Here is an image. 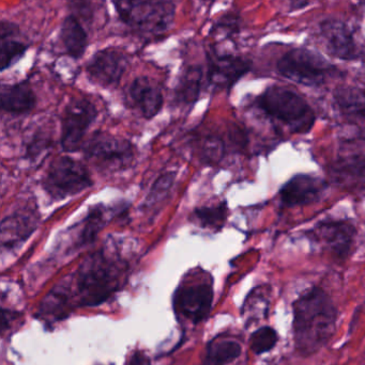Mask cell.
<instances>
[{"label":"cell","instance_id":"cell-1","mask_svg":"<svg viewBox=\"0 0 365 365\" xmlns=\"http://www.w3.org/2000/svg\"><path fill=\"white\" fill-rule=\"evenodd\" d=\"M338 311L331 298L319 287L302 294L294 304V338L302 356L321 351L334 334Z\"/></svg>","mask_w":365,"mask_h":365},{"label":"cell","instance_id":"cell-2","mask_svg":"<svg viewBox=\"0 0 365 365\" xmlns=\"http://www.w3.org/2000/svg\"><path fill=\"white\" fill-rule=\"evenodd\" d=\"M128 270L126 261L107 249L88 255L75 277L79 306L96 307L109 300L124 287Z\"/></svg>","mask_w":365,"mask_h":365},{"label":"cell","instance_id":"cell-3","mask_svg":"<svg viewBox=\"0 0 365 365\" xmlns=\"http://www.w3.org/2000/svg\"><path fill=\"white\" fill-rule=\"evenodd\" d=\"M122 25L141 36H160L175 21L179 0H111Z\"/></svg>","mask_w":365,"mask_h":365},{"label":"cell","instance_id":"cell-4","mask_svg":"<svg viewBox=\"0 0 365 365\" xmlns=\"http://www.w3.org/2000/svg\"><path fill=\"white\" fill-rule=\"evenodd\" d=\"M259 109L284 124L291 133H308L314 125L315 115L310 105L293 90L271 86L256 100Z\"/></svg>","mask_w":365,"mask_h":365},{"label":"cell","instance_id":"cell-5","mask_svg":"<svg viewBox=\"0 0 365 365\" xmlns=\"http://www.w3.org/2000/svg\"><path fill=\"white\" fill-rule=\"evenodd\" d=\"M212 302L214 281L211 276L201 268L188 272L173 296L175 314L194 325L208 319Z\"/></svg>","mask_w":365,"mask_h":365},{"label":"cell","instance_id":"cell-6","mask_svg":"<svg viewBox=\"0 0 365 365\" xmlns=\"http://www.w3.org/2000/svg\"><path fill=\"white\" fill-rule=\"evenodd\" d=\"M278 71L283 77L300 85L321 86L336 72L323 56L311 49L298 47L287 51L278 62Z\"/></svg>","mask_w":365,"mask_h":365},{"label":"cell","instance_id":"cell-7","mask_svg":"<svg viewBox=\"0 0 365 365\" xmlns=\"http://www.w3.org/2000/svg\"><path fill=\"white\" fill-rule=\"evenodd\" d=\"M81 149L85 158L102 173L124 170L135 158V148L131 141L109 133L92 135Z\"/></svg>","mask_w":365,"mask_h":365},{"label":"cell","instance_id":"cell-8","mask_svg":"<svg viewBox=\"0 0 365 365\" xmlns=\"http://www.w3.org/2000/svg\"><path fill=\"white\" fill-rule=\"evenodd\" d=\"M94 185L89 171L79 160L69 156L56 158L43 180V188L54 201H62Z\"/></svg>","mask_w":365,"mask_h":365},{"label":"cell","instance_id":"cell-9","mask_svg":"<svg viewBox=\"0 0 365 365\" xmlns=\"http://www.w3.org/2000/svg\"><path fill=\"white\" fill-rule=\"evenodd\" d=\"M98 117L96 105L86 98H73L61 118L62 149L76 152L84 145V137Z\"/></svg>","mask_w":365,"mask_h":365},{"label":"cell","instance_id":"cell-10","mask_svg":"<svg viewBox=\"0 0 365 365\" xmlns=\"http://www.w3.org/2000/svg\"><path fill=\"white\" fill-rule=\"evenodd\" d=\"M129 62V56L118 47L99 49L86 64V74L94 85L114 88L119 85Z\"/></svg>","mask_w":365,"mask_h":365},{"label":"cell","instance_id":"cell-11","mask_svg":"<svg viewBox=\"0 0 365 365\" xmlns=\"http://www.w3.org/2000/svg\"><path fill=\"white\" fill-rule=\"evenodd\" d=\"M206 56L208 83L216 90L231 89L251 68L246 60L231 53H221L211 49L206 53Z\"/></svg>","mask_w":365,"mask_h":365},{"label":"cell","instance_id":"cell-12","mask_svg":"<svg viewBox=\"0 0 365 365\" xmlns=\"http://www.w3.org/2000/svg\"><path fill=\"white\" fill-rule=\"evenodd\" d=\"M321 44L332 57L351 61L359 58L357 41L349 26L339 19H326L319 27Z\"/></svg>","mask_w":365,"mask_h":365},{"label":"cell","instance_id":"cell-13","mask_svg":"<svg viewBox=\"0 0 365 365\" xmlns=\"http://www.w3.org/2000/svg\"><path fill=\"white\" fill-rule=\"evenodd\" d=\"M126 98L129 106L148 120L160 113L164 103L162 87L148 76L134 78L126 89Z\"/></svg>","mask_w":365,"mask_h":365},{"label":"cell","instance_id":"cell-14","mask_svg":"<svg viewBox=\"0 0 365 365\" xmlns=\"http://www.w3.org/2000/svg\"><path fill=\"white\" fill-rule=\"evenodd\" d=\"M39 214L36 207L25 206L15 210L1 221V247L12 250L23 244L38 227Z\"/></svg>","mask_w":365,"mask_h":365},{"label":"cell","instance_id":"cell-15","mask_svg":"<svg viewBox=\"0 0 365 365\" xmlns=\"http://www.w3.org/2000/svg\"><path fill=\"white\" fill-rule=\"evenodd\" d=\"M355 234V227L347 221L327 220L317 225L312 231V237L332 255L344 259L351 251Z\"/></svg>","mask_w":365,"mask_h":365},{"label":"cell","instance_id":"cell-16","mask_svg":"<svg viewBox=\"0 0 365 365\" xmlns=\"http://www.w3.org/2000/svg\"><path fill=\"white\" fill-rule=\"evenodd\" d=\"M325 189V182L319 178L298 175L281 188V201L289 207L306 205L321 199Z\"/></svg>","mask_w":365,"mask_h":365},{"label":"cell","instance_id":"cell-17","mask_svg":"<svg viewBox=\"0 0 365 365\" xmlns=\"http://www.w3.org/2000/svg\"><path fill=\"white\" fill-rule=\"evenodd\" d=\"M21 29L14 21H0V70L12 68L27 53L29 44L21 38Z\"/></svg>","mask_w":365,"mask_h":365},{"label":"cell","instance_id":"cell-18","mask_svg":"<svg viewBox=\"0 0 365 365\" xmlns=\"http://www.w3.org/2000/svg\"><path fill=\"white\" fill-rule=\"evenodd\" d=\"M1 110L12 115H21L34 110L36 96L28 81L2 83L0 89Z\"/></svg>","mask_w":365,"mask_h":365},{"label":"cell","instance_id":"cell-19","mask_svg":"<svg viewBox=\"0 0 365 365\" xmlns=\"http://www.w3.org/2000/svg\"><path fill=\"white\" fill-rule=\"evenodd\" d=\"M59 41L69 57L73 60L84 57L89 46V34L77 15L70 13L64 17L60 25Z\"/></svg>","mask_w":365,"mask_h":365},{"label":"cell","instance_id":"cell-20","mask_svg":"<svg viewBox=\"0 0 365 365\" xmlns=\"http://www.w3.org/2000/svg\"><path fill=\"white\" fill-rule=\"evenodd\" d=\"M120 208L121 207H107L104 204H98L90 207L85 218L79 225L77 237L74 240L75 248L79 249L91 244L98 236L99 232L107 225L113 216L117 215L116 210H119Z\"/></svg>","mask_w":365,"mask_h":365},{"label":"cell","instance_id":"cell-21","mask_svg":"<svg viewBox=\"0 0 365 365\" xmlns=\"http://www.w3.org/2000/svg\"><path fill=\"white\" fill-rule=\"evenodd\" d=\"M205 75L201 64H188L184 68L176 86V101L184 106L194 104L201 96Z\"/></svg>","mask_w":365,"mask_h":365},{"label":"cell","instance_id":"cell-22","mask_svg":"<svg viewBox=\"0 0 365 365\" xmlns=\"http://www.w3.org/2000/svg\"><path fill=\"white\" fill-rule=\"evenodd\" d=\"M242 347L238 341L229 338H216L206 347L203 365H229L241 355Z\"/></svg>","mask_w":365,"mask_h":365},{"label":"cell","instance_id":"cell-23","mask_svg":"<svg viewBox=\"0 0 365 365\" xmlns=\"http://www.w3.org/2000/svg\"><path fill=\"white\" fill-rule=\"evenodd\" d=\"M339 108L349 117L365 120V89L357 86H343L334 92Z\"/></svg>","mask_w":365,"mask_h":365},{"label":"cell","instance_id":"cell-24","mask_svg":"<svg viewBox=\"0 0 365 365\" xmlns=\"http://www.w3.org/2000/svg\"><path fill=\"white\" fill-rule=\"evenodd\" d=\"M229 215L226 202H221L211 206H203L195 208L190 219L193 223L204 229L219 231L224 227Z\"/></svg>","mask_w":365,"mask_h":365},{"label":"cell","instance_id":"cell-25","mask_svg":"<svg viewBox=\"0 0 365 365\" xmlns=\"http://www.w3.org/2000/svg\"><path fill=\"white\" fill-rule=\"evenodd\" d=\"M175 173H165L159 178L150 190L149 195L146 197L145 208L156 214V210H160L163 202L169 197L175 182Z\"/></svg>","mask_w":365,"mask_h":365},{"label":"cell","instance_id":"cell-26","mask_svg":"<svg viewBox=\"0 0 365 365\" xmlns=\"http://www.w3.org/2000/svg\"><path fill=\"white\" fill-rule=\"evenodd\" d=\"M276 343H278V334L276 330L266 326V327L259 328L251 336V351L256 355H261L271 351Z\"/></svg>","mask_w":365,"mask_h":365},{"label":"cell","instance_id":"cell-27","mask_svg":"<svg viewBox=\"0 0 365 365\" xmlns=\"http://www.w3.org/2000/svg\"><path fill=\"white\" fill-rule=\"evenodd\" d=\"M224 153V145L218 137L210 136L204 139L201 145V158L205 164H216Z\"/></svg>","mask_w":365,"mask_h":365},{"label":"cell","instance_id":"cell-28","mask_svg":"<svg viewBox=\"0 0 365 365\" xmlns=\"http://www.w3.org/2000/svg\"><path fill=\"white\" fill-rule=\"evenodd\" d=\"M126 365H151L150 364L149 358L141 353V351H136L130 358H129L128 364Z\"/></svg>","mask_w":365,"mask_h":365},{"label":"cell","instance_id":"cell-29","mask_svg":"<svg viewBox=\"0 0 365 365\" xmlns=\"http://www.w3.org/2000/svg\"><path fill=\"white\" fill-rule=\"evenodd\" d=\"M364 1H365V0H364Z\"/></svg>","mask_w":365,"mask_h":365}]
</instances>
